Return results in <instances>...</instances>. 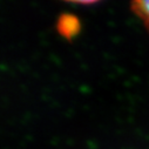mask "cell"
<instances>
[{
    "label": "cell",
    "instance_id": "7a4b0ae2",
    "mask_svg": "<svg viewBox=\"0 0 149 149\" xmlns=\"http://www.w3.org/2000/svg\"><path fill=\"white\" fill-rule=\"evenodd\" d=\"M133 11L143 21L144 26L149 29V0L133 3Z\"/></svg>",
    "mask_w": 149,
    "mask_h": 149
},
{
    "label": "cell",
    "instance_id": "6da1fadb",
    "mask_svg": "<svg viewBox=\"0 0 149 149\" xmlns=\"http://www.w3.org/2000/svg\"><path fill=\"white\" fill-rule=\"evenodd\" d=\"M59 28H60V32L70 38L74 34H77L78 32V28H79V25H78V20L75 17H70V15H66V17H62L61 20H60V25H59Z\"/></svg>",
    "mask_w": 149,
    "mask_h": 149
}]
</instances>
